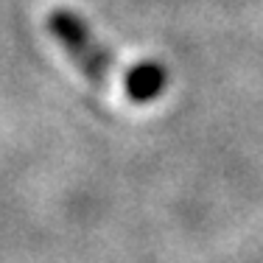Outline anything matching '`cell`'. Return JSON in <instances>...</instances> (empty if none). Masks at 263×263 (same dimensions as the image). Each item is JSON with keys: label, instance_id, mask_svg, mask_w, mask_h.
Here are the masks:
<instances>
[{"label": "cell", "instance_id": "1", "mask_svg": "<svg viewBox=\"0 0 263 263\" xmlns=\"http://www.w3.org/2000/svg\"><path fill=\"white\" fill-rule=\"evenodd\" d=\"M51 26L56 31V36H62L65 48L70 51V56L79 62V67L87 76L92 81H109V62H106V56L92 45V40L84 31V26H79L70 14H53Z\"/></svg>", "mask_w": 263, "mask_h": 263}]
</instances>
